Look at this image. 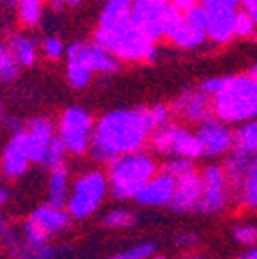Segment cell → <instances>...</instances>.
Returning a JSON list of instances; mask_svg holds the SVG:
<instances>
[{
  "instance_id": "37",
  "label": "cell",
  "mask_w": 257,
  "mask_h": 259,
  "mask_svg": "<svg viewBox=\"0 0 257 259\" xmlns=\"http://www.w3.org/2000/svg\"><path fill=\"white\" fill-rule=\"evenodd\" d=\"M198 241H200V236L194 234V232H184V234H178L175 238L177 247H193Z\"/></svg>"
},
{
  "instance_id": "7",
  "label": "cell",
  "mask_w": 257,
  "mask_h": 259,
  "mask_svg": "<svg viewBox=\"0 0 257 259\" xmlns=\"http://www.w3.org/2000/svg\"><path fill=\"white\" fill-rule=\"evenodd\" d=\"M151 146L157 153L171 158H187L196 160L203 157L200 139L180 124H165L158 128L151 137Z\"/></svg>"
},
{
  "instance_id": "22",
  "label": "cell",
  "mask_w": 257,
  "mask_h": 259,
  "mask_svg": "<svg viewBox=\"0 0 257 259\" xmlns=\"http://www.w3.org/2000/svg\"><path fill=\"white\" fill-rule=\"evenodd\" d=\"M132 9H133V0H108L101 13L99 18V27H115L117 24H121L124 20L132 18Z\"/></svg>"
},
{
  "instance_id": "48",
  "label": "cell",
  "mask_w": 257,
  "mask_h": 259,
  "mask_svg": "<svg viewBox=\"0 0 257 259\" xmlns=\"http://www.w3.org/2000/svg\"><path fill=\"white\" fill-rule=\"evenodd\" d=\"M106 2H108V0H106Z\"/></svg>"
},
{
  "instance_id": "19",
  "label": "cell",
  "mask_w": 257,
  "mask_h": 259,
  "mask_svg": "<svg viewBox=\"0 0 257 259\" xmlns=\"http://www.w3.org/2000/svg\"><path fill=\"white\" fill-rule=\"evenodd\" d=\"M11 259H56V248L53 245H31L16 234L9 243H6Z\"/></svg>"
},
{
  "instance_id": "4",
  "label": "cell",
  "mask_w": 257,
  "mask_h": 259,
  "mask_svg": "<svg viewBox=\"0 0 257 259\" xmlns=\"http://www.w3.org/2000/svg\"><path fill=\"white\" fill-rule=\"evenodd\" d=\"M96 44L105 47L106 51L115 58L130 61L148 60L153 61L157 56L155 45L144 36V32L130 20L117 24L115 27H97L96 31Z\"/></svg>"
},
{
  "instance_id": "28",
  "label": "cell",
  "mask_w": 257,
  "mask_h": 259,
  "mask_svg": "<svg viewBox=\"0 0 257 259\" xmlns=\"http://www.w3.org/2000/svg\"><path fill=\"white\" fill-rule=\"evenodd\" d=\"M18 74V61L13 56L11 49L6 44H2L0 47V76L4 83H9L11 79H15Z\"/></svg>"
},
{
  "instance_id": "15",
  "label": "cell",
  "mask_w": 257,
  "mask_h": 259,
  "mask_svg": "<svg viewBox=\"0 0 257 259\" xmlns=\"http://www.w3.org/2000/svg\"><path fill=\"white\" fill-rule=\"evenodd\" d=\"M27 142H29V153H31L32 164L44 166L49 151L53 148L56 135H54L53 122L45 117H34L27 122Z\"/></svg>"
},
{
  "instance_id": "38",
  "label": "cell",
  "mask_w": 257,
  "mask_h": 259,
  "mask_svg": "<svg viewBox=\"0 0 257 259\" xmlns=\"http://www.w3.org/2000/svg\"><path fill=\"white\" fill-rule=\"evenodd\" d=\"M243 6V11H246L257 24V0H239Z\"/></svg>"
},
{
  "instance_id": "42",
  "label": "cell",
  "mask_w": 257,
  "mask_h": 259,
  "mask_svg": "<svg viewBox=\"0 0 257 259\" xmlns=\"http://www.w3.org/2000/svg\"><path fill=\"white\" fill-rule=\"evenodd\" d=\"M51 6H53L56 11H61L65 6V0H51Z\"/></svg>"
},
{
  "instance_id": "1",
  "label": "cell",
  "mask_w": 257,
  "mask_h": 259,
  "mask_svg": "<svg viewBox=\"0 0 257 259\" xmlns=\"http://www.w3.org/2000/svg\"><path fill=\"white\" fill-rule=\"evenodd\" d=\"M158 130L151 108L113 110L97 121L92 134L90 153L101 164L141 151L148 137Z\"/></svg>"
},
{
  "instance_id": "8",
  "label": "cell",
  "mask_w": 257,
  "mask_h": 259,
  "mask_svg": "<svg viewBox=\"0 0 257 259\" xmlns=\"http://www.w3.org/2000/svg\"><path fill=\"white\" fill-rule=\"evenodd\" d=\"M201 198L196 207V214L200 216H216L221 214L229 207L230 200L234 198L230 186L227 182L223 166H207L201 171Z\"/></svg>"
},
{
  "instance_id": "46",
  "label": "cell",
  "mask_w": 257,
  "mask_h": 259,
  "mask_svg": "<svg viewBox=\"0 0 257 259\" xmlns=\"http://www.w3.org/2000/svg\"><path fill=\"white\" fill-rule=\"evenodd\" d=\"M185 259H205V257H185Z\"/></svg>"
},
{
  "instance_id": "11",
  "label": "cell",
  "mask_w": 257,
  "mask_h": 259,
  "mask_svg": "<svg viewBox=\"0 0 257 259\" xmlns=\"http://www.w3.org/2000/svg\"><path fill=\"white\" fill-rule=\"evenodd\" d=\"M171 112L177 117L184 119L187 122H201L212 119L214 106L212 99H209V96L201 90H193L185 89L180 96L171 103Z\"/></svg>"
},
{
  "instance_id": "32",
  "label": "cell",
  "mask_w": 257,
  "mask_h": 259,
  "mask_svg": "<svg viewBox=\"0 0 257 259\" xmlns=\"http://www.w3.org/2000/svg\"><path fill=\"white\" fill-rule=\"evenodd\" d=\"M160 171H164L169 177H173L175 180H178V178L194 171V166H193V160H187V158H169L167 162H164V166H162Z\"/></svg>"
},
{
  "instance_id": "18",
  "label": "cell",
  "mask_w": 257,
  "mask_h": 259,
  "mask_svg": "<svg viewBox=\"0 0 257 259\" xmlns=\"http://www.w3.org/2000/svg\"><path fill=\"white\" fill-rule=\"evenodd\" d=\"M253 155L243 153V151L232 150L229 153V157L223 162V171H225L227 182L230 186L234 198H239L243 187H245L246 180H248V175L252 171V164H253Z\"/></svg>"
},
{
  "instance_id": "12",
  "label": "cell",
  "mask_w": 257,
  "mask_h": 259,
  "mask_svg": "<svg viewBox=\"0 0 257 259\" xmlns=\"http://www.w3.org/2000/svg\"><path fill=\"white\" fill-rule=\"evenodd\" d=\"M196 137L203 148V157L216 158L234 150V132H230L229 126L218 119L201 122L196 130Z\"/></svg>"
},
{
  "instance_id": "31",
  "label": "cell",
  "mask_w": 257,
  "mask_h": 259,
  "mask_svg": "<svg viewBox=\"0 0 257 259\" xmlns=\"http://www.w3.org/2000/svg\"><path fill=\"white\" fill-rule=\"evenodd\" d=\"M157 250V245L153 241H144V243H139L135 247L128 248V250H122L119 254L112 255L108 259H148L151 257Z\"/></svg>"
},
{
  "instance_id": "24",
  "label": "cell",
  "mask_w": 257,
  "mask_h": 259,
  "mask_svg": "<svg viewBox=\"0 0 257 259\" xmlns=\"http://www.w3.org/2000/svg\"><path fill=\"white\" fill-rule=\"evenodd\" d=\"M234 150L257 155V121H248L234 132Z\"/></svg>"
},
{
  "instance_id": "13",
  "label": "cell",
  "mask_w": 257,
  "mask_h": 259,
  "mask_svg": "<svg viewBox=\"0 0 257 259\" xmlns=\"http://www.w3.org/2000/svg\"><path fill=\"white\" fill-rule=\"evenodd\" d=\"M68 60H79L81 63L89 70H97V72L112 74L119 70V61L110 51L105 47H101L99 44L92 41V44H76L68 45L67 49Z\"/></svg>"
},
{
  "instance_id": "44",
  "label": "cell",
  "mask_w": 257,
  "mask_h": 259,
  "mask_svg": "<svg viewBox=\"0 0 257 259\" xmlns=\"http://www.w3.org/2000/svg\"><path fill=\"white\" fill-rule=\"evenodd\" d=\"M250 76L255 77V79H257V63L253 65V69H252V72H250Z\"/></svg>"
},
{
  "instance_id": "39",
  "label": "cell",
  "mask_w": 257,
  "mask_h": 259,
  "mask_svg": "<svg viewBox=\"0 0 257 259\" xmlns=\"http://www.w3.org/2000/svg\"><path fill=\"white\" fill-rule=\"evenodd\" d=\"M169 2H171L175 8L180 9V11H189V9H193L194 6H198L200 0H169Z\"/></svg>"
},
{
  "instance_id": "14",
  "label": "cell",
  "mask_w": 257,
  "mask_h": 259,
  "mask_svg": "<svg viewBox=\"0 0 257 259\" xmlns=\"http://www.w3.org/2000/svg\"><path fill=\"white\" fill-rule=\"evenodd\" d=\"M32 164L31 153H29L27 132H18L11 135V141L8 142L2 155V173L8 180H15L25 175L29 166Z\"/></svg>"
},
{
  "instance_id": "43",
  "label": "cell",
  "mask_w": 257,
  "mask_h": 259,
  "mask_svg": "<svg viewBox=\"0 0 257 259\" xmlns=\"http://www.w3.org/2000/svg\"><path fill=\"white\" fill-rule=\"evenodd\" d=\"M79 2L81 0H65V4H68V6H77Z\"/></svg>"
},
{
  "instance_id": "21",
  "label": "cell",
  "mask_w": 257,
  "mask_h": 259,
  "mask_svg": "<svg viewBox=\"0 0 257 259\" xmlns=\"http://www.w3.org/2000/svg\"><path fill=\"white\" fill-rule=\"evenodd\" d=\"M70 186H68V169L67 166H60L56 169L51 171V177H49V203L54 207H61L65 209L68 202V196H70Z\"/></svg>"
},
{
  "instance_id": "45",
  "label": "cell",
  "mask_w": 257,
  "mask_h": 259,
  "mask_svg": "<svg viewBox=\"0 0 257 259\" xmlns=\"http://www.w3.org/2000/svg\"><path fill=\"white\" fill-rule=\"evenodd\" d=\"M155 259H165L164 255H155Z\"/></svg>"
},
{
  "instance_id": "40",
  "label": "cell",
  "mask_w": 257,
  "mask_h": 259,
  "mask_svg": "<svg viewBox=\"0 0 257 259\" xmlns=\"http://www.w3.org/2000/svg\"><path fill=\"white\" fill-rule=\"evenodd\" d=\"M237 259H257V247H252L250 250L243 252Z\"/></svg>"
},
{
  "instance_id": "25",
  "label": "cell",
  "mask_w": 257,
  "mask_h": 259,
  "mask_svg": "<svg viewBox=\"0 0 257 259\" xmlns=\"http://www.w3.org/2000/svg\"><path fill=\"white\" fill-rule=\"evenodd\" d=\"M9 49H11L13 56L16 58V61L20 65H25V67H31L34 65V60H36V45L31 38L22 36V34H15L9 40Z\"/></svg>"
},
{
  "instance_id": "2",
  "label": "cell",
  "mask_w": 257,
  "mask_h": 259,
  "mask_svg": "<svg viewBox=\"0 0 257 259\" xmlns=\"http://www.w3.org/2000/svg\"><path fill=\"white\" fill-rule=\"evenodd\" d=\"M218 121L248 122L257 117V79L252 76H229L212 96Z\"/></svg>"
},
{
  "instance_id": "23",
  "label": "cell",
  "mask_w": 257,
  "mask_h": 259,
  "mask_svg": "<svg viewBox=\"0 0 257 259\" xmlns=\"http://www.w3.org/2000/svg\"><path fill=\"white\" fill-rule=\"evenodd\" d=\"M185 22L193 34L194 47L203 44L205 36H209V11L201 4L194 6L193 9L185 11Z\"/></svg>"
},
{
  "instance_id": "26",
  "label": "cell",
  "mask_w": 257,
  "mask_h": 259,
  "mask_svg": "<svg viewBox=\"0 0 257 259\" xmlns=\"http://www.w3.org/2000/svg\"><path fill=\"white\" fill-rule=\"evenodd\" d=\"M237 202L241 203V205H245L246 209L257 210V155H255V158H253L252 171H250L248 180H246Z\"/></svg>"
},
{
  "instance_id": "33",
  "label": "cell",
  "mask_w": 257,
  "mask_h": 259,
  "mask_svg": "<svg viewBox=\"0 0 257 259\" xmlns=\"http://www.w3.org/2000/svg\"><path fill=\"white\" fill-rule=\"evenodd\" d=\"M255 20L248 15L246 11H239L236 16V36H252L253 31H255Z\"/></svg>"
},
{
  "instance_id": "17",
  "label": "cell",
  "mask_w": 257,
  "mask_h": 259,
  "mask_svg": "<svg viewBox=\"0 0 257 259\" xmlns=\"http://www.w3.org/2000/svg\"><path fill=\"white\" fill-rule=\"evenodd\" d=\"M175 191L177 180L164 171H158L157 177L137 194L135 202L142 207H169L175 198Z\"/></svg>"
},
{
  "instance_id": "30",
  "label": "cell",
  "mask_w": 257,
  "mask_h": 259,
  "mask_svg": "<svg viewBox=\"0 0 257 259\" xmlns=\"http://www.w3.org/2000/svg\"><path fill=\"white\" fill-rule=\"evenodd\" d=\"M103 223H105V227H108V229H130V227H133L137 223V218L130 210L115 209L105 216V222Z\"/></svg>"
},
{
  "instance_id": "27",
  "label": "cell",
  "mask_w": 257,
  "mask_h": 259,
  "mask_svg": "<svg viewBox=\"0 0 257 259\" xmlns=\"http://www.w3.org/2000/svg\"><path fill=\"white\" fill-rule=\"evenodd\" d=\"M92 70H89L79 60H68L67 65V79L74 89H83L89 85Z\"/></svg>"
},
{
  "instance_id": "47",
  "label": "cell",
  "mask_w": 257,
  "mask_h": 259,
  "mask_svg": "<svg viewBox=\"0 0 257 259\" xmlns=\"http://www.w3.org/2000/svg\"><path fill=\"white\" fill-rule=\"evenodd\" d=\"M4 2H16V0H4Z\"/></svg>"
},
{
  "instance_id": "29",
  "label": "cell",
  "mask_w": 257,
  "mask_h": 259,
  "mask_svg": "<svg viewBox=\"0 0 257 259\" xmlns=\"http://www.w3.org/2000/svg\"><path fill=\"white\" fill-rule=\"evenodd\" d=\"M18 13L25 25L34 27L41 16V0H18Z\"/></svg>"
},
{
  "instance_id": "10",
  "label": "cell",
  "mask_w": 257,
  "mask_h": 259,
  "mask_svg": "<svg viewBox=\"0 0 257 259\" xmlns=\"http://www.w3.org/2000/svg\"><path fill=\"white\" fill-rule=\"evenodd\" d=\"M171 6L169 0H133L132 22L149 41H157L164 36L165 16Z\"/></svg>"
},
{
  "instance_id": "20",
  "label": "cell",
  "mask_w": 257,
  "mask_h": 259,
  "mask_svg": "<svg viewBox=\"0 0 257 259\" xmlns=\"http://www.w3.org/2000/svg\"><path fill=\"white\" fill-rule=\"evenodd\" d=\"M237 11H209V38L225 44L236 34Z\"/></svg>"
},
{
  "instance_id": "35",
  "label": "cell",
  "mask_w": 257,
  "mask_h": 259,
  "mask_svg": "<svg viewBox=\"0 0 257 259\" xmlns=\"http://www.w3.org/2000/svg\"><path fill=\"white\" fill-rule=\"evenodd\" d=\"M207 11H236L239 0H200Z\"/></svg>"
},
{
  "instance_id": "34",
  "label": "cell",
  "mask_w": 257,
  "mask_h": 259,
  "mask_svg": "<svg viewBox=\"0 0 257 259\" xmlns=\"http://www.w3.org/2000/svg\"><path fill=\"white\" fill-rule=\"evenodd\" d=\"M234 238L237 243H243V245H250V247H255L257 243V227L255 225H237L234 229Z\"/></svg>"
},
{
  "instance_id": "5",
  "label": "cell",
  "mask_w": 257,
  "mask_h": 259,
  "mask_svg": "<svg viewBox=\"0 0 257 259\" xmlns=\"http://www.w3.org/2000/svg\"><path fill=\"white\" fill-rule=\"evenodd\" d=\"M108 193V175L99 169H90L77 177V180L72 184L65 209L72 220H84L99 209Z\"/></svg>"
},
{
  "instance_id": "3",
  "label": "cell",
  "mask_w": 257,
  "mask_h": 259,
  "mask_svg": "<svg viewBox=\"0 0 257 259\" xmlns=\"http://www.w3.org/2000/svg\"><path fill=\"white\" fill-rule=\"evenodd\" d=\"M110 194L115 200H135L158 175L157 164L144 151L124 155L108 164Z\"/></svg>"
},
{
  "instance_id": "16",
  "label": "cell",
  "mask_w": 257,
  "mask_h": 259,
  "mask_svg": "<svg viewBox=\"0 0 257 259\" xmlns=\"http://www.w3.org/2000/svg\"><path fill=\"white\" fill-rule=\"evenodd\" d=\"M201 173L196 169L187 173L185 177L177 180V191H175V198L169 205V209L175 214H185V212H194L201 198Z\"/></svg>"
},
{
  "instance_id": "9",
  "label": "cell",
  "mask_w": 257,
  "mask_h": 259,
  "mask_svg": "<svg viewBox=\"0 0 257 259\" xmlns=\"http://www.w3.org/2000/svg\"><path fill=\"white\" fill-rule=\"evenodd\" d=\"M94 134V122L90 113L83 108H67L60 119L58 137L63 141L68 153L83 155L90 150Z\"/></svg>"
},
{
  "instance_id": "6",
  "label": "cell",
  "mask_w": 257,
  "mask_h": 259,
  "mask_svg": "<svg viewBox=\"0 0 257 259\" xmlns=\"http://www.w3.org/2000/svg\"><path fill=\"white\" fill-rule=\"evenodd\" d=\"M70 220L72 218L67 212V209L45 203V205L36 207L29 214V218L22 225L20 238L31 245H47L53 236L67 229Z\"/></svg>"
},
{
  "instance_id": "36",
  "label": "cell",
  "mask_w": 257,
  "mask_h": 259,
  "mask_svg": "<svg viewBox=\"0 0 257 259\" xmlns=\"http://www.w3.org/2000/svg\"><path fill=\"white\" fill-rule=\"evenodd\" d=\"M44 51L51 60H58L63 54V44L58 38H47L44 44Z\"/></svg>"
},
{
  "instance_id": "41",
  "label": "cell",
  "mask_w": 257,
  "mask_h": 259,
  "mask_svg": "<svg viewBox=\"0 0 257 259\" xmlns=\"http://www.w3.org/2000/svg\"><path fill=\"white\" fill-rule=\"evenodd\" d=\"M8 200H9L8 187H2V189H0V203H2V205H6V203H8Z\"/></svg>"
}]
</instances>
